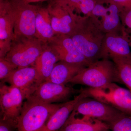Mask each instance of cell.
I'll list each match as a JSON object with an SVG mask.
<instances>
[{
	"label": "cell",
	"instance_id": "6da1fadb",
	"mask_svg": "<svg viewBox=\"0 0 131 131\" xmlns=\"http://www.w3.org/2000/svg\"><path fill=\"white\" fill-rule=\"evenodd\" d=\"M105 35L98 19L91 15L82 16L69 36L79 51L92 63L101 59V50Z\"/></svg>",
	"mask_w": 131,
	"mask_h": 131
},
{
	"label": "cell",
	"instance_id": "7a4b0ae2",
	"mask_svg": "<svg viewBox=\"0 0 131 131\" xmlns=\"http://www.w3.org/2000/svg\"><path fill=\"white\" fill-rule=\"evenodd\" d=\"M26 100L17 119L16 128L18 131H41L63 103H45L32 96Z\"/></svg>",
	"mask_w": 131,
	"mask_h": 131
},
{
	"label": "cell",
	"instance_id": "3957f363",
	"mask_svg": "<svg viewBox=\"0 0 131 131\" xmlns=\"http://www.w3.org/2000/svg\"><path fill=\"white\" fill-rule=\"evenodd\" d=\"M116 82H120L114 62L111 59L104 58L93 63L84 68L69 83L96 88Z\"/></svg>",
	"mask_w": 131,
	"mask_h": 131
},
{
	"label": "cell",
	"instance_id": "277c9868",
	"mask_svg": "<svg viewBox=\"0 0 131 131\" xmlns=\"http://www.w3.org/2000/svg\"><path fill=\"white\" fill-rule=\"evenodd\" d=\"M81 90L86 97L96 99L131 115V92L129 90L120 87L115 83H111L101 88H88Z\"/></svg>",
	"mask_w": 131,
	"mask_h": 131
},
{
	"label": "cell",
	"instance_id": "5b68a950",
	"mask_svg": "<svg viewBox=\"0 0 131 131\" xmlns=\"http://www.w3.org/2000/svg\"><path fill=\"white\" fill-rule=\"evenodd\" d=\"M44 44L36 38H15L5 58L18 68L34 66L42 52Z\"/></svg>",
	"mask_w": 131,
	"mask_h": 131
},
{
	"label": "cell",
	"instance_id": "8992f818",
	"mask_svg": "<svg viewBox=\"0 0 131 131\" xmlns=\"http://www.w3.org/2000/svg\"><path fill=\"white\" fill-rule=\"evenodd\" d=\"M9 1L15 14L14 39L21 37L36 38L35 22L39 6L26 3L23 0Z\"/></svg>",
	"mask_w": 131,
	"mask_h": 131
},
{
	"label": "cell",
	"instance_id": "52a82bcc",
	"mask_svg": "<svg viewBox=\"0 0 131 131\" xmlns=\"http://www.w3.org/2000/svg\"><path fill=\"white\" fill-rule=\"evenodd\" d=\"M47 8L55 35H70L82 16L75 13L68 5L58 0H54Z\"/></svg>",
	"mask_w": 131,
	"mask_h": 131
},
{
	"label": "cell",
	"instance_id": "ba28073f",
	"mask_svg": "<svg viewBox=\"0 0 131 131\" xmlns=\"http://www.w3.org/2000/svg\"><path fill=\"white\" fill-rule=\"evenodd\" d=\"M24 95L18 88L1 84L0 107L1 119L7 121L16 125L25 100Z\"/></svg>",
	"mask_w": 131,
	"mask_h": 131
},
{
	"label": "cell",
	"instance_id": "9c48e42d",
	"mask_svg": "<svg viewBox=\"0 0 131 131\" xmlns=\"http://www.w3.org/2000/svg\"><path fill=\"white\" fill-rule=\"evenodd\" d=\"M76 114L95 119L107 124L122 112L96 99L85 97L77 104L73 110Z\"/></svg>",
	"mask_w": 131,
	"mask_h": 131
},
{
	"label": "cell",
	"instance_id": "30bf717a",
	"mask_svg": "<svg viewBox=\"0 0 131 131\" xmlns=\"http://www.w3.org/2000/svg\"><path fill=\"white\" fill-rule=\"evenodd\" d=\"M6 82L18 88L25 99L31 96L40 84L39 75L35 66L16 68L1 84Z\"/></svg>",
	"mask_w": 131,
	"mask_h": 131
},
{
	"label": "cell",
	"instance_id": "8fae6325",
	"mask_svg": "<svg viewBox=\"0 0 131 131\" xmlns=\"http://www.w3.org/2000/svg\"><path fill=\"white\" fill-rule=\"evenodd\" d=\"M47 43L57 52L60 61L86 67L91 63L79 51L69 35H54Z\"/></svg>",
	"mask_w": 131,
	"mask_h": 131
},
{
	"label": "cell",
	"instance_id": "7c38bea8",
	"mask_svg": "<svg viewBox=\"0 0 131 131\" xmlns=\"http://www.w3.org/2000/svg\"><path fill=\"white\" fill-rule=\"evenodd\" d=\"M101 57V59L131 61L130 47L121 32L106 34L102 46Z\"/></svg>",
	"mask_w": 131,
	"mask_h": 131
},
{
	"label": "cell",
	"instance_id": "4fadbf2b",
	"mask_svg": "<svg viewBox=\"0 0 131 131\" xmlns=\"http://www.w3.org/2000/svg\"><path fill=\"white\" fill-rule=\"evenodd\" d=\"M15 14L9 0H0V58L9 51L14 38Z\"/></svg>",
	"mask_w": 131,
	"mask_h": 131
},
{
	"label": "cell",
	"instance_id": "5bb4252c",
	"mask_svg": "<svg viewBox=\"0 0 131 131\" xmlns=\"http://www.w3.org/2000/svg\"><path fill=\"white\" fill-rule=\"evenodd\" d=\"M80 92V90L64 84L45 81L39 85L31 96L44 103L53 104L68 102L73 95Z\"/></svg>",
	"mask_w": 131,
	"mask_h": 131
},
{
	"label": "cell",
	"instance_id": "9a60e30c",
	"mask_svg": "<svg viewBox=\"0 0 131 131\" xmlns=\"http://www.w3.org/2000/svg\"><path fill=\"white\" fill-rule=\"evenodd\" d=\"M96 3L91 15L97 18L102 30L106 34L121 32L122 24L120 12L113 4Z\"/></svg>",
	"mask_w": 131,
	"mask_h": 131
},
{
	"label": "cell",
	"instance_id": "2e32d148",
	"mask_svg": "<svg viewBox=\"0 0 131 131\" xmlns=\"http://www.w3.org/2000/svg\"><path fill=\"white\" fill-rule=\"evenodd\" d=\"M86 97L83 92L71 100L64 102L62 105L49 118L40 131H58L65 124L77 104L83 98Z\"/></svg>",
	"mask_w": 131,
	"mask_h": 131
},
{
	"label": "cell",
	"instance_id": "e0dca14e",
	"mask_svg": "<svg viewBox=\"0 0 131 131\" xmlns=\"http://www.w3.org/2000/svg\"><path fill=\"white\" fill-rule=\"evenodd\" d=\"M76 117L74 112L71 113L65 124L58 131H102L109 129L107 124L87 116Z\"/></svg>",
	"mask_w": 131,
	"mask_h": 131
},
{
	"label": "cell",
	"instance_id": "ac0fdd59",
	"mask_svg": "<svg viewBox=\"0 0 131 131\" xmlns=\"http://www.w3.org/2000/svg\"><path fill=\"white\" fill-rule=\"evenodd\" d=\"M59 61L57 52L48 43L44 44L42 52L34 65L39 75L40 84L48 80L56 64Z\"/></svg>",
	"mask_w": 131,
	"mask_h": 131
},
{
	"label": "cell",
	"instance_id": "d6986e66",
	"mask_svg": "<svg viewBox=\"0 0 131 131\" xmlns=\"http://www.w3.org/2000/svg\"><path fill=\"white\" fill-rule=\"evenodd\" d=\"M86 66L60 61L54 66L46 81L66 85Z\"/></svg>",
	"mask_w": 131,
	"mask_h": 131
},
{
	"label": "cell",
	"instance_id": "ffe728a7",
	"mask_svg": "<svg viewBox=\"0 0 131 131\" xmlns=\"http://www.w3.org/2000/svg\"><path fill=\"white\" fill-rule=\"evenodd\" d=\"M35 37L44 44L48 43L55 35L47 8L38 9L35 22Z\"/></svg>",
	"mask_w": 131,
	"mask_h": 131
},
{
	"label": "cell",
	"instance_id": "44dd1931",
	"mask_svg": "<svg viewBox=\"0 0 131 131\" xmlns=\"http://www.w3.org/2000/svg\"><path fill=\"white\" fill-rule=\"evenodd\" d=\"M68 5L75 13L83 16L91 15L96 0H58Z\"/></svg>",
	"mask_w": 131,
	"mask_h": 131
},
{
	"label": "cell",
	"instance_id": "7402d4cb",
	"mask_svg": "<svg viewBox=\"0 0 131 131\" xmlns=\"http://www.w3.org/2000/svg\"><path fill=\"white\" fill-rule=\"evenodd\" d=\"M120 83L125 84L131 90V61L113 59Z\"/></svg>",
	"mask_w": 131,
	"mask_h": 131
},
{
	"label": "cell",
	"instance_id": "603a6c76",
	"mask_svg": "<svg viewBox=\"0 0 131 131\" xmlns=\"http://www.w3.org/2000/svg\"><path fill=\"white\" fill-rule=\"evenodd\" d=\"M108 125L111 131H131V115L121 113Z\"/></svg>",
	"mask_w": 131,
	"mask_h": 131
},
{
	"label": "cell",
	"instance_id": "cb8c5ba5",
	"mask_svg": "<svg viewBox=\"0 0 131 131\" xmlns=\"http://www.w3.org/2000/svg\"><path fill=\"white\" fill-rule=\"evenodd\" d=\"M122 27L121 33L125 38L131 47V9L120 14Z\"/></svg>",
	"mask_w": 131,
	"mask_h": 131
},
{
	"label": "cell",
	"instance_id": "d4e9b609",
	"mask_svg": "<svg viewBox=\"0 0 131 131\" xmlns=\"http://www.w3.org/2000/svg\"><path fill=\"white\" fill-rule=\"evenodd\" d=\"M17 67L5 59L0 58V80L2 83Z\"/></svg>",
	"mask_w": 131,
	"mask_h": 131
},
{
	"label": "cell",
	"instance_id": "484cf974",
	"mask_svg": "<svg viewBox=\"0 0 131 131\" xmlns=\"http://www.w3.org/2000/svg\"><path fill=\"white\" fill-rule=\"evenodd\" d=\"M97 3L115 5L119 10L120 14L126 13L131 9V0H96Z\"/></svg>",
	"mask_w": 131,
	"mask_h": 131
},
{
	"label": "cell",
	"instance_id": "4316f807",
	"mask_svg": "<svg viewBox=\"0 0 131 131\" xmlns=\"http://www.w3.org/2000/svg\"><path fill=\"white\" fill-rule=\"evenodd\" d=\"M16 128V125L12 122L1 119L0 131H13V128Z\"/></svg>",
	"mask_w": 131,
	"mask_h": 131
},
{
	"label": "cell",
	"instance_id": "83f0119b",
	"mask_svg": "<svg viewBox=\"0 0 131 131\" xmlns=\"http://www.w3.org/2000/svg\"><path fill=\"white\" fill-rule=\"evenodd\" d=\"M44 1H46V0H23L24 2L26 3H30V4L32 3L37 2Z\"/></svg>",
	"mask_w": 131,
	"mask_h": 131
},
{
	"label": "cell",
	"instance_id": "f1b7e54d",
	"mask_svg": "<svg viewBox=\"0 0 131 131\" xmlns=\"http://www.w3.org/2000/svg\"><path fill=\"white\" fill-rule=\"evenodd\" d=\"M111 131L110 130V129H108V130H104V131Z\"/></svg>",
	"mask_w": 131,
	"mask_h": 131
},
{
	"label": "cell",
	"instance_id": "f546056e",
	"mask_svg": "<svg viewBox=\"0 0 131 131\" xmlns=\"http://www.w3.org/2000/svg\"><path fill=\"white\" fill-rule=\"evenodd\" d=\"M9 1H14V0H9Z\"/></svg>",
	"mask_w": 131,
	"mask_h": 131
},
{
	"label": "cell",
	"instance_id": "4dcf8cb0",
	"mask_svg": "<svg viewBox=\"0 0 131 131\" xmlns=\"http://www.w3.org/2000/svg\"><path fill=\"white\" fill-rule=\"evenodd\" d=\"M130 90V91L131 92V90Z\"/></svg>",
	"mask_w": 131,
	"mask_h": 131
}]
</instances>
